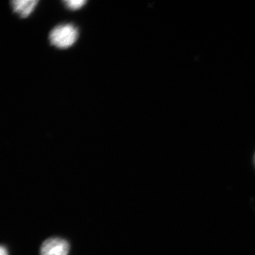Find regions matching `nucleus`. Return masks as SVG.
<instances>
[{"instance_id":"obj_2","label":"nucleus","mask_w":255,"mask_h":255,"mask_svg":"<svg viewBox=\"0 0 255 255\" xmlns=\"http://www.w3.org/2000/svg\"><path fill=\"white\" fill-rule=\"evenodd\" d=\"M70 245L60 238H50L43 242L41 247V255H68Z\"/></svg>"},{"instance_id":"obj_5","label":"nucleus","mask_w":255,"mask_h":255,"mask_svg":"<svg viewBox=\"0 0 255 255\" xmlns=\"http://www.w3.org/2000/svg\"><path fill=\"white\" fill-rule=\"evenodd\" d=\"M0 255H8L7 250L4 246H1L0 248Z\"/></svg>"},{"instance_id":"obj_4","label":"nucleus","mask_w":255,"mask_h":255,"mask_svg":"<svg viewBox=\"0 0 255 255\" xmlns=\"http://www.w3.org/2000/svg\"><path fill=\"white\" fill-rule=\"evenodd\" d=\"M87 1H84V0H66V1H63L64 4L65 6L70 10H78L82 7Z\"/></svg>"},{"instance_id":"obj_1","label":"nucleus","mask_w":255,"mask_h":255,"mask_svg":"<svg viewBox=\"0 0 255 255\" xmlns=\"http://www.w3.org/2000/svg\"><path fill=\"white\" fill-rule=\"evenodd\" d=\"M78 38V28L72 23L58 25L52 29L49 34L50 44L60 49L73 46Z\"/></svg>"},{"instance_id":"obj_6","label":"nucleus","mask_w":255,"mask_h":255,"mask_svg":"<svg viewBox=\"0 0 255 255\" xmlns=\"http://www.w3.org/2000/svg\"></svg>"},{"instance_id":"obj_3","label":"nucleus","mask_w":255,"mask_h":255,"mask_svg":"<svg viewBox=\"0 0 255 255\" xmlns=\"http://www.w3.org/2000/svg\"><path fill=\"white\" fill-rule=\"evenodd\" d=\"M38 3V0H15L11 1L14 12L21 18L27 17Z\"/></svg>"}]
</instances>
